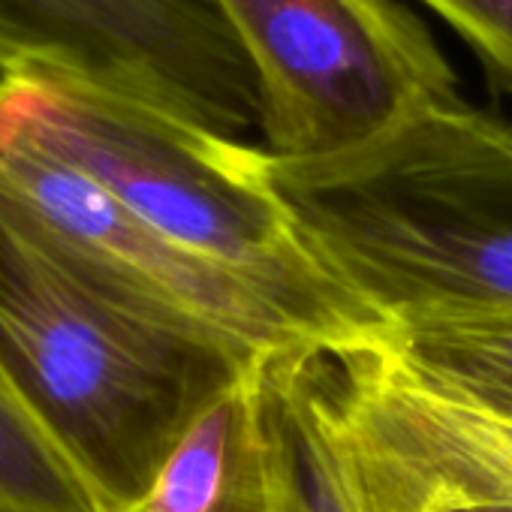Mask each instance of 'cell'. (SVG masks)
<instances>
[{"label": "cell", "mask_w": 512, "mask_h": 512, "mask_svg": "<svg viewBox=\"0 0 512 512\" xmlns=\"http://www.w3.org/2000/svg\"><path fill=\"white\" fill-rule=\"evenodd\" d=\"M263 356L100 284L0 193V371L103 512L139 503Z\"/></svg>", "instance_id": "cell-1"}, {"label": "cell", "mask_w": 512, "mask_h": 512, "mask_svg": "<svg viewBox=\"0 0 512 512\" xmlns=\"http://www.w3.org/2000/svg\"><path fill=\"white\" fill-rule=\"evenodd\" d=\"M311 260L383 326L512 311V127L464 97L323 160L253 145Z\"/></svg>", "instance_id": "cell-2"}, {"label": "cell", "mask_w": 512, "mask_h": 512, "mask_svg": "<svg viewBox=\"0 0 512 512\" xmlns=\"http://www.w3.org/2000/svg\"><path fill=\"white\" fill-rule=\"evenodd\" d=\"M0 133L76 166L175 244L266 290L317 347H362L383 329L311 260L256 178L253 145L28 70L0 73Z\"/></svg>", "instance_id": "cell-3"}, {"label": "cell", "mask_w": 512, "mask_h": 512, "mask_svg": "<svg viewBox=\"0 0 512 512\" xmlns=\"http://www.w3.org/2000/svg\"><path fill=\"white\" fill-rule=\"evenodd\" d=\"M260 85L263 151H356L461 97L431 31L398 0H214Z\"/></svg>", "instance_id": "cell-4"}, {"label": "cell", "mask_w": 512, "mask_h": 512, "mask_svg": "<svg viewBox=\"0 0 512 512\" xmlns=\"http://www.w3.org/2000/svg\"><path fill=\"white\" fill-rule=\"evenodd\" d=\"M46 73L253 145V67L214 0H0V73Z\"/></svg>", "instance_id": "cell-5"}, {"label": "cell", "mask_w": 512, "mask_h": 512, "mask_svg": "<svg viewBox=\"0 0 512 512\" xmlns=\"http://www.w3.org/2000/svg\"><path fill=\"white\" fill-rule=\"evenodd\" d=\"M0 193L82 272L151 311L208 326L256 353L317 347L266 290L175 244L76 166L7 133Z\"/></svg>", "instance_id": "cell-6"}, {"label": "cell", "mask_w": 512, "mask_h": 512, "mask_svg": "<svg viewBox=\"0 0 512 512\" xmlns=\"http://www.w3.org/2000/svg\"><path fill=\"white\" fill-rule=\"evenodd\" d=\"M323 365L365 512L512 509V422L410 383L371 341Z\"/></svg>", "instance_id": "cell-7"}, {"label": "cell", "mask_w": 512, "mask_h": 512, "mask_svg": "<svg viewBox=\"0 0 512 512\" xmlns=\"http://www.w3.org/2000/svg\"><path fill=\"white\" fill-rule=\"evenodd\" d=\"M323 353L275 350L256 368L278 512H365Z\"/></svg>", "instance_id": "cell-8"}, {"label": "cell", "mask_w": 512, "mask_h": 512, "mask_svg": "<svg viewBox=\"0 0 512 512\" xmlns=\"http://www.w3.org/2000/svg\"><path fill=\"white\" fill-rule=\"evenodd\" d=\"M256 362L184 434L127 512H278Z\"/></svg>", "instance_id": "cell-9"}, {"label": "cell", "mask_w": 512, "mask_h": 512, "mask_svg": "<svg viewBox=\"0 0 512 512\" xmlns=\"http://www.w3.org/2000/svg\"><path fill=\"white\" fill-rule=\"evenodd\" d=\"M371 344L410 383L512 422V311L401 320Z\"/></svg>", "instance_id": "cell-10"}, {"label": "cell", "mask_w": 512, "mask_h": 512, "mask_svg": "<svg viewBox=\"0 0 512 512\" xmlns=\"http://www.w3.org/2000/svg\"><path fill=\"white\" fill-rule=\"evenodd\" d=\"M0 506L10 512H103L100 500L0 371Z\"/></svg>", "instance_id": "cell-11"}, {"label": "cell", "mask_w": 512, "mask_h": 512, "mask_svg": "<svg viewBox=\"0 0 512 512\" xmlns=\"http://www.w3.org/2000/svg\"><path fill=\"white\" fill-rule=\"evenodd\" d=\"M482 61L494 85L512 94V0H422Z\"/></svg>", "instance_id": "cell-12"}, {"label": "cell", "mask_w": 512, "mask_h": 512, "mask_svg": "<svg viewBox=\"0 0 512 512\" xmlns=\"http://www.w3.org/2000/svg\"><path fill=\"white\" fill-rule=\"evenodd\" d=\"M473 512H506V509H473Z\"/></svg>", "instance_id": "cell-13"}, {"label": "cell", "mask_w": 512, "mask_h": 512, "mask_svg": "<svg viewBox=\"0 0 512 512\" xmlns=\"http://www.w3.org/2000/svg\"><path fill=\"white\" fill-rule=\"evenodd\" d=\"M0 512H10V509H4V506H0Z\"/></svg>", "instance_id": "cell-14"}]
</instances>
